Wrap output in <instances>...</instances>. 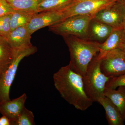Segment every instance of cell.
Segmentation results:
<instances>
[{
    "label": "cell",
    "mask_w": 125,
    "mask_h": 125,
    "mask_svg": "<svg viewBox=\"0 0 125 125\" xmlns=\"http://www.w3.org/2000/svg\"><path fill=\"white\" fill-rule=\"evenodd\" d=\"M63 38L70 52L69 64L74 71L83 76L89 63L99 52L100 43L73 36Z\"/></svg>",
    "instance_id": "7a4b0ae2"
},
{
    "label": "cell",
    "mask_w": 125,
    "mask_h": 125,
    "mask_svg": "<svg viewBox=\"0 0 125 125\" xmlns=\"http://www.w3.org/2000/svg\"><path fill=\"white\" fill-rule=\"evenodd\" d=\"M94 17L90 15L73 16L49 26V30L62 37L73 36L87 39L90 23Z\"/></svg>",
    "instance_id": "5b68a950"
},
{
    "label": "cell",
    "mask_w": 125,
    "mask_h": 125,
    "mask_svg": "<svg viewBox=\"0 0 125 125\" xmlns=\"http://www.w3.org/2000/svg\"><path fill=\"white\" fill-rule=\"evenodd\" d=\"M14 10L6 0H0V16L11 13Z\"/></svg>",
    "instance_id": "603a6c76"
},
{
    "label": "cell",
    "mask_w": 125,
    "mask_h": 125,
    "mask_svg": "<svg viewBox=\"0 0 125 125\" xmlns=\"http://www.w3.org/2000/svg\"><path fill=\"white\" fill-rule=\"evenodd\" d=\"M122 28H123V31H124V32H125V21H124V23H123V27H122Z\"/></svg>",
    "instance_id": "4316f807"
},
{
    "label": "cell",
    "mask_w": 125,
    "mask_h": 125,
    "mask_svg": "<svg viewBox=\"0 0 125 125\" xmlns=\"http://www.w3.org/2000/svg\"><path fill=\"white\" fill-rule=\"evenodd\" d=\"M117 90L105 88L104 96L116 106L125 121V86H120Z\"/></svg>",
    "instance_id": "9a60e30c"
},
{
    "label": "cell",
    "mask_w": 125,
    "mask_h": 125,
    "mask_svg": "<svg viewBox=\"0 0 125 125\" xmlns=\"http://www.w3.org/2000/svg\"><path fill=\"white\" fill-rule=\"evenodd\" d=\"M120 1L125 11V0H120Z\"/></svg>",
    "instance_id": "484cf974"
},
{
    "label": "cell",
    "mask_w": 125,
    "mask_h": 125,
    "mask_svg": "<svg viewBox=\"0 0 125 125\" xmlns=\"http://www.w3.org/2000/svg\"><path fill=\"white\" fill-rule=\"evenodd\" d=\"M10 17L11 13L0 16V36L7 38L10 33Z\"/></svg>",
    "instance_id": "44dd1931"
},
{
    "label": "cell",
    "mask_w": 125,
    "mask_h": 125,
    "mask_svg": "<svg viewBox=\"0 0 125 125\" xmlns=\"http://www.w3.org/2000/svg\"><path fill=\"white\" fill-rule=\"evenodd\" d=\"M101 71L109 78L125 74V56L120 48L112 50L101 59Z\"/></svg>",
    "instance_id": "52a82bcc"
},
{
    "label": "cell",
    "mask_w": 125,
    "mask_h": 125,
    "mask_svg": "<svg viewBox=\"0 0 125 125\" xmlns=\"http://www.w3.org/2000/svg\"><path fill=\"white\" fill-rule=\"evenodd\" d=\"M42 0H6L14 10H22L33 13H38L39 5Z\"/></svg>",
    "instance_id": "ac0fdd59"
},
{
    "label": "cell",
    "mask_w": 125,
    "mask_h": 125,
    "mask_svg": "<svg viewBox=\"0 0 125 125\" xmlns=\"http://www.w3.org/2000/svg\"><path fill=\"white\" fill-rule=\"evenodd\" d=\"M119 48H120L123 51L125 56V42L122 43L119 47Z\"/></svg>",
    "instance_id": "d4e9b609"
},
{
    "label": "cell",
    "mask_w": 125,
    "mask_h": 125,
    "mask_svg": "<svg viewBox=\"0 0 125 125\" xmlns=\"http://www.w3.org/2000/svg\"><path fill=\"white\" fill-rule=\"evenodd\" d=\"M31 34L28 25L19 27L10 32L6 38L15 49L27 47L32 45Z\"/></svg>",
    "instance_id": "4fadbf2b"
},
{
    "label": "cell",
    "mask_w": 125,
    "mask_h": 125,
    "mask_svg": "<svg viewBox=\"0 0 125 125\" xmlns=\"http://www.w3.org/2000/svg\"><path fill=\"white\" fill-rule=\"evenodd\" d=\"M120 86H125V74L117 77L111 78L106 84V88L116 89Z\"/></svg>",
    "instance_id": "7402d4cb"
},
{
    "label": "cell",
    "mask_w": 125,
    "mask_h": 125,
    "mask_svg": "<svg viewBox=\"0 0 125 125\" xmlns=\"http://www.w3.org/2000/svg\"><path fill=\"white\" fill-rule=\"evenodd\" d=\"M16 50L12 62L0 71V103L10 100V89L20 62L24 57L34 54L37 51V47L33 45Z\"/></svg>",
    "instance_id": "277c9868"
},
{
    "label": "cell",
    "mask_w": 125,
    "mask_h": 125,
    "mask_svg": "<svg viewBox=\"0 0 125 125\" xmlns=\"http://www.w3.org/2000/svg\"><path fill=\"white\" fill-rule=\"evenodd\" d=\"M37 13L14 10L11 13L10 20V32L18 27L28 25L32 18Z\"/></svg>",
    "instance_id": "e0dca14e"
},
{
    "label": "cell",
    "mask_w": 125,
    "mask_h": 125,
    "mask_svg": "<svg viewBox=\"0 0 125 125\" xmlns=\"http://www.w3.org/2000/svg\"><path fill=\"white\" fill-rule=\"evenodd\" d=\"M125 42V34L122 28L113 29L105 42L100 43L99 51L97 56L101 59L108 52L113 49L119 48L121 45Z\"/></svg>",
    "instance_id": "7c38bea8"
},
{
    "label": "cell",
    "mask_w": 125,
    "mask_h": 125,
    "mask_svg": "<svg viewBox=\"0 0 125 125\" xmlns=\"http://www.w3.org/2000/svg\"><path fill=\"white\" fill-rule=\"evenodd\" d=\"M104 108L106 118L109 125H123L125 120L120 112L112 101L104 96L100 98L97 101Z\"/></svg>",
    "instance_id": "5bb4252c"
},
{
    "label": "cell",
    "mask_w": 125,
    "mask_h": 125,
    "mask_svg": "<svg viewBox=\"0 0 125 125\" xmlns=\"http://www.w3.org/2000/svg\"><path fill=\"white\" fill-rule=\"evenodd\" d=\"M74 0H42L38 6V13L57 10L64 8Z\"/></svg>",
    "instance_id": "d6986e66"
},
{
    "label": "cell",
    "mask_w": 125,
    "mask_h": 125,
    "mask_svg": "<svg viewBox=\"0 0 125 125\" xmlns=\"http://www.w3.org/2000/svg\"><path fill=\"white\" fill-rule=\"evenodd\" d=\"M62 19V15L59 10L42 11L34 16L28 27L32 34L37 30L55 24Z\"/></svg>",
    "instance_id": "9c48e42d"
},
{
    "label": "cell",
    "mask_w": 125,
    "mask_h": 125,
    "mask_svg": "<svg viewBox=\"0 0 125 125\" xmlns=\"http://www.w3.org/2000/svg\"><path fill=\"white\" fill-rule=\"evenodd\" d=\"M11 125L10 121L5 116L3 115L0 118V125Z\"/></svg>",
    "instance_id": "cb8c5ba5"
},
{
    "label": "cell",
    "mask_w": 125,
    "mask_h": 125,
    "mask_svg": "<svg viewBox=\"0 0 125 125\" xmlns=\"http://www.w3.org/2000/svg\"><path fill=\"white\" fill-rule=\"evenodd\" d=\"M54 86L62 97L78 110L85 111L94 102L85 93L83 76L68 64L53 75Z\"/></svg>",
    "instance_id": "6da1fadb"
},
{
    "label": "cell",
    "mask_w": 125,
    "mask_h": 125,
    "mask_svg": "<svg viewBox=\"0 0 125 125\" xmlns=\"http://www.w3.org/2000/svg\"><path fill=\"white\" fill-rule=\"evenodd\" d=\"M118 0H74L60 9L62 20L76 15L93 16Z\"/></svg>",
    "instance_id": "8992f818"
},
{
    "label": "cell",
    "mask_w": 125,
    "mask_h": 125,
    "mask_svg": "<svg viewBox=\"0 0 125 125\" xmlns=\"http://www.w3.org/2000/svg\"><path fill=\"white\" fill-rule=\"evenodd\" d=\"M94 18L113 29L120 28L123 27L125 11L120 0H118L99 11L94 15Z\"/></svg>",
    "instance_id": "ba28073f"
},
{
    "label": "cell",
    "mask_w": 125,
    "mask_h": 125,
    "mask_svg": "<svg viewBox=\"0 0 125 125\" xmlns=\"http://www.w3.org/2000/svg\"><path fill=\"white\" fill-rule=\"evenodd\" d=\"M16 51L6 37L0 36V71L12 62Z\"/></svg>",
    "instance_id": "2e32d148"
},
{
    "label": "cell",
    "mask_w": 125,
    "mask_h": 125,
    "mask_svg": "<svg viewBox=\"0 0 125 125\" xmlns=\"http://www.w3.org/2000/svg\"><path fill=\"white\" fill-rule=\"evenodd\" d=\"M101 58L97 56L94 57L83 76L85 93L94 102L105 96L104 92L106 84L111 78L106 76L101 71Z\"/></svg>",
    "instance_id": "3957f363"
},
{
    "label": "cell",
    "mask_w": 125,
    "mask_h": 125,
    "mask_svg": "<svg viewBox=\"0 0 125 125\" xmlns=\"http://www.w3.org/2000/svg\"><path fill=\"white\" fill-rule=\"evenodd\" d=\"M27 99V95L24 93L17 98L0 103V113L9 118L11 125L17 119L25 107Z\"/></svg>",
    "instance_id": "30bf717a"
},
{
    "label": "cell",
    "mask_w": 125,
    "mask_h": 125,
    "mask_svg": "<svg viewBox=\"0 0 125 125\" xmlns=\"http://www.w3.org/2000/svg\"><path fill=\"white\" fill-rule=\"evenodd\" d=\"M113 28L108 25L93 18L88 30L87 39L99 43L104 42L109 37Z\"/></svg>",
    "instance_id": "8fae6325"
},
{
    "label": "cell",
    "mask_w": 125,
    "mask_h": 125,
    "mask_svg": "<svg viewBox=\"0 0 125 125\" xmlns=\"http://www.w3.org/2000/svg\"><path fill=\"white\" fill-rule=\"evenodd\" d=\"M12 125H35L33 113L25 107L19 115L18 118L12 123Z\"/></svg>",
    "instance_id": "ffe728a7"
}]
</instances>
